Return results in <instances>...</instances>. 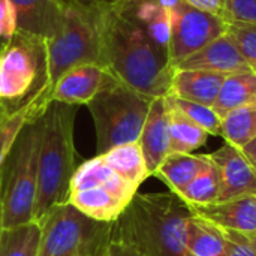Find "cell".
Wrapping results in <instances>:
<instances>
[{
	"label": "cell",
	"instance_id": "1",
	"mask_svg": "<svg viewBox=\"0 0 256 256\" xmlns=\"http://www.w3.org/2000/svg\"><path fill=\"white\" fill-rule=\"evenodd\" d=\"M102 68L152 99L171 92L174 68L168 50L156 45L135 18L132 3L99 0Z\"/></svg>",
	"mask_w": 256,
	"mask_h": 256
},
{
	"label": "cell",
	"instance_id": "2",
	"mask_svg": "<svg viewBox=\"0 0 256 256\" xmlns=\"http://www.w3.org/2000/svg\"><path fill=\"white\" fill-rule=\"evenodd\" d=\"M190 216V207L172 192L136 194L112 224V232L140 256H188L186 225Z\"/></svg>",
	"mask_w": 256,
	"mask_h": 256
},
{
	"label": "cell",
	"instance_id": "3",
	"mask_svg": "<svg viewBox=\"0 0 256 256\" xmlns=\"http://www.w3.org/2000/svg\"><path fill=\"white\" fill-rule=\"evenodd\" d=\"M76 105L50 102L40 116L38 158V195L34 222L44 225L50 214L68 202L72 176L76 170L74 123Z\"/></svg>",
	"mask_w": 256,
	"mask_h": 256
},
{
	"label": "cell",
	"instance_id": "4",
	"mask_svg": "<svg viewBox=\"0 0 256 256\" xmlns=\"http://www.w3.org/2000/svg\"><path fill=\"white\" fill-rule=\"evenodd\" d=\"M51 90L48 39L16 30L0 52V106L4 114L46 108Z\"/></svg>",
	"mask_w": 256,
	"mask_h": 256
},
{
	"label": "cell",
	"instance_id": "5",
	"mask_svg": "<svg viewBox=\"0 0 256 256\" xmlns=\"http://www.w3.org/2000/svg\"><path fill=\"white\" fill-rule=\"evenodd\" d=\"M153 99L108 72L105 84L87 104L94 122L98 154L140 140Z\"/></svg>",
	"mask_w": 256,
	"mask_h": 256
},
{
	"label": "cell",
	"instance_id": "6",
	"mask_svg": "<svg viewBox=\"0 0 256 256\" xmlns=\"http://www.w3.org/2000/svg\"><path fill=\"white\" fill-rule=\"evenodd\" d=\"M48 57L52 86L75 66H102L99 0H63L58 30L48 39Z\"/></svg>",
	"mask_w": 256,
	"mask_h": 256
},
{
	"label": "cell",
	"instance_id": "7",
	"mask_svg": "<svg viewBox=\"0 0 256 256\" xmlns=\"http://www.w3.org/2000/svg\"><path fill=\"white\" fill-rule=\"evenodd\" d=\"M39 142L40 117L30 120L22 128L8 160L3 165V230L34 222Z\"/></svg>",
	"mask_w": 256,
	"mask_h": 256
},
{
	"label": "cell",
	"instance_id": "8",
	"mask_svg": "<svg viewBox=\"0 0 256 256\" xmlns=\"http://www.w3.org/2000/svg\"><path fill=\"white\" fill-rule=\"evenodd\" d=\"M112 224H100L70 204L58 207L42 225L38 256H100L111 240Z\"/></svg>",
	"mask_w": 256,
	"mask_h": 256
},
{
	"label": "cell",
	"instance_id": "9",
	"mask_svg": "<svg viewBox=\"0 0 256 256\" xmlns=\"http://www.w3.org/2000/svg\"><path fill=\"white\" fill-rule=\"evenodd\" d=\"M228 22L210 12L200 10L184 0L172 10L168 57L172 68L226 32Z\"/></svg>",
	"mask_w": 256,
	"mask_h": 256
},
{
	"label": "cell",
	"instance_id": "10",
	"mask_svg": "<svg viewBox=\"0 0 256 256\" xmlns=\"http://www.w3.org/2000/svg\"><path fill=\"white\" fill-rule=\"evenodd\" d=\"M208 156L220 172V190L216 202L256 196V170L243 154L242 148L225 142Z\"/></svg>",
	"mask_w": 256,
	"mask_h": 256
},
{
	"label": "cell",
	"instance_id": "11",
	"mask_svg": "<svg viewBox=\"0 0 256 256\" xmlns=\"http://www.w3.org/2000/svg\"><path fill=\"white\" fill-rule=\"evenodd\" d=\"M108 70L96 63L75 66L64 72L52 86L50 100L68 105H87L102 88Z\"/></svg>",
	"mask_w": 256,
	"mask_h": 256
},
{
	"label": "cell",
	"instance_id": "12",
	"mask_svg": "<svg viewBox=\"0 0 256 256\" xmlns=\"http://www.w3.org/2000/svg\"><path fill=\"white\" fill-rule=\"evenodd\" d=\"M189 69V70H208L224 75L250 72L252 69L244 62L232 40L224 34L192 56L186 57L174 66V70Z\"/></svg>",
	"mask_w": 256,
	"mask_h": 256
},
{
	"label": "cell",
	"instance_id": "13",
	"mask_svg": "<svg viewBox=\"0 0 256 256\" xmlns=\"http://www.w3.org/2000/svg\"><path fill=\"white\" fill-rule=\"evenodd\" d=\"M138 142L144 154L147 171L150 177H153L170 154V118L165 98L153 99Z\"/></svg>",
	"mask_w": 256,
	"mask_h": 256
},
{
	"label": "cell",
	"instance_id": "14",
	"mask_svg": "<svg viewBox=\"0 0 256 256\" xmlns=\"http://www.w3.org/2000/svg\"><path fill=\"white\" fill-rule=\"evenodd\" d=\"M189 207L192 213L210 220L224 231L256 234V196H243L226 202Z\"/></svg>",
	"mask_w": 256,
	"mask_h": 256
},
{
	"label": "cell",
	"instance_id": "15",
	"mask_svg": "<svg viewBox=\"0 0 256 256\" xmlns=\"http://www.w3.org/2000/svg\"><path fill=\"white\" fill-rule=\"evenodd\" d=\"M84 216L100 222L114 224L130 204L105 186H92L80 190H70L68 202Z\"/></svg>",
	"mask_w": 256,
	"mask_h": 256
},
{
	"label": "cell",
	"instance_id": "16",
	"mask_svg": "<svg viewBox=\"0 0 256 256\" xmlns=\"http://www.w3.org/2000/svg\"><path fill=\"white\" fill-rule=\"evenodd\" d=\"M16 10L18 30L51 39L58 30L63 0H10Z\"/></svg>",
	"mask_w": 256,
	"mask_h": 256
},
{
	"label": "cell",
	"instance_id": "17",
	"mask_svg": "<svg viewBox=\"0 0 256 256\" xmlns=\"http://www.w3.org/2000/svg\"><path fill=\"white\" fill-rule=\"evenodd\" d=\"M226 76L228 75L208 70L180 69L174 72L170 94L189 102L213 106Z\"/></svg>",
	"mask_w": 256,
	"mask_h": 256
},
{
	"label": "cell",
	"instance_id": "18",
	"mask_svg": "<svg viewBox=\"0 0 256 256\" xmlns=\"http://www.w3.org/2000/svg\"><path fill=\"white\" fill-rule=\"evenodd\" d=\"M186 252L192 256H228L225 231L192 213L186 225Z\"/></svg>",
	"mask_w": 256,
	"mask_h": 256
},
{
	"label": "cell",
	"instance_id": "19",
	"mask_svg": "<svg viewBox=\"0 0 256 256\" xmlns=\"http://www.w3.org/2000/svg\"><path fill=\"white\" fill-rule=\"evenodd\" d=\"M208 162V154L170 153L153 177L162 180L168 186L170 192L177 194L188 183H190L201 171H204Z\"/></svg>",
	"mask_w": 256,
	"mask_h": 256
},
{
	"label": "cell",
	"instance_id": "20",
	"mask_svg": "<svg viewBox=\"0 0 256 256\" xmlns=\"http://www.w3.org/2000/svg\"><path fill=\"white\" fill-rule=\"evenodd\" d=\"M165 102L170 118V153L188 154L201 148L210 135L178 110L170 96H165Z\"/></svg>",
	"mask_w": 256,
	"mask_h": 256
},
{
	"label": "cell",
	"instance_id": "21",
	"mask_svg": "<svg viewBox=\"0 0 256 256\" xmlns=\"http://www.w3.org/2000/svg\"><path fill=\"white\" fill-rule=\"evenodd\" d=\"M254 104H256V74L250 70L228 75L212 108L222 118L232 110Z\"/></svg>",
	"mask_w": 256,
	"mask_h": 256
},
{
	"label": "cell",
	"instance_id": "22",
	"mask_svg": "<svg viewBox=\"0 0 256 256\" xmlns=\"http://www.w3.org/2000/svg\"><path fill=\"white\" fill-rule=\"evenodd\" d=\"M100 156L117 176L136 189L150 177L138 141L114 147Z\"/></svg>",
	"mask_w": 256,
	"mask_h": 256
},
{
	"label": "cell",
	"instance_id": "23",
	"mask_svg": "<svg viewBox=\"0 0 256 256\" xmlns=\"http://www.w3.org/2000/svg\"><path fill=\"white\" fill-rule=\"evenodd\" d=\"M135 18L142 24L150 39L164 50H168L171 40L172 10H168L156 3V0L132 2Z\"/></svg>",
	"mask_w": 256,
	"mask_h": 256
},
{
	"label": "cell",
	"instance_id": "24",
	"mask_svg": "<svg viewBox=\"0 0 256 256\" xmlns=\"http://www.w3.org/2000/svg\"><path fill=\"white\" fill-rule=\"evenodd\" d=\"M210 158V156H208ZM220 190V172L212 160L190 183L180 189L176 195L180 196L188 206H207L218 201Z\"/></svg>",
	"mask_w": 256,
	"mask_h": 256
},
{
	"label": "cell",
	"instance_id": "25",
	"mask_svg": "<svg viewBox=\"0 0 256 256\" xmlns=\"http://www.w3.org/2000/svg\"><path fill=\"white\" fill-rule=\"evenodd\" d=\"M42 226L36 222L3 230L0 237V256H38Z\"/></svg>",
	"mask_w": 256,
	"mask_h": 256
},
{
	"label": "cell",
	"instance_id": "26",
	"mask_svg": "<svg viewBox=\"0 0 256 256\" xmlns=\"http://www.w3.org/2000/svg\"><path fill=\"white\" fill-rule=\"evenodd\" d=\"M226 142L243 148L256 138V104L232 110L222 117V135Z\"/></svg>",
	"mask_w": 256,
	"mask_h": 256
},
{
	"label": "cell",
	"instance_id": "27",
	"mask_svg": "<svg viewBox=\"0 0 256 256\" xmlns=\"http://www.w3.org/2000/svg\"><path fill=\"white\" fill-rule=\"evenodd\" d=\"M46 108L44 106H30L24 108L14 114H4L0 120V168L8 160L22 128L45 112Z\"/></svg>",
	"mask_w": 256,
	"mask_h": 256
},
{
	"label": "cell",
	"instance_id": "28",
	"mask_svg": "<svg viewBox=\"0 0 256 256\" xmlns=\"http://www.w3.org/2000/svg\"><path fill=\"white\" fill-rule=\"evenodd\" d=\"M168 96L172 99V102L176 104V106L178 110H182L192 122H195L198 126H201L208 135H222V118L214 112V110L212 106H206L201 104L178 99L171 94H168Z\"/></svg>",
	"mask_w": 256,
	"mask_h": 256
},
{
	"label": "cell",
	"instance_id": "29",
	"mask_svg": "<svg viewBox=\"0 0 256 256\" xmlns=\"http://www.w3.org/2000/svg\"><path fill=\"white\" fill-rule=\"evenodd\" d=\"M225 34L232 40L244 62L256 74V24L228 22Z\"/></svg>",
	"mask_w": 256,
	"mask_h": 256
},
{
	"label": "cell",
	"instance_id": "30",
	"mask_svg": "<svg viewBox=\"0 0 256 256\" xmlns=\"http://www.w3.org/2000/svg\"><path fill=\"white\" fill-rule=\"evenodd\" d=\"M220 16L226 22L256 24V0H222Z\"/></svg>",
	"mask_w": 256,
	"mask_h": 256
},
{
	"label": "cell",
	"instance_id": "31",
	"mask_svg": "<svg viewBox=\"0 0 256 256\" xmlns=\"http://www.w3.org/2000/svg\"><path fill=\"white\" fill-rule=\"evenodd\" d=\"M18 30L15 6L10 0H0V44H4Z\"/></svg>",
	"mask_w": 256,
	"mask_h": 256
},
{
	"label": "cell",
	"instance_id": "32",
	"mask_svg": "<svg viewBox=\"0 0 256 256\" xmlns=\"http://www.w3.org/2000/svg\"><path fill=\"white\" fill-rule=\"evenodd\" d=\"M100 256H140L136 249L129 244L128 242H124L123 238L114 236V232H111V240L106 244L105 250L102 252Z\"/></svg>",
	"mask_w": 256,
	"mask_h": 256
},
{
	"label": "cell",
	"instance_id": "33",
	"mask_svg": "<svg viewBox=\"0 0 256 256\" xmlns=\"http://www.w3.org/2000/svg\"><path fill=\"white\" fill-rule=\"evenodd\" d=\"M225 236L228 238V256H256L254 250L238 240L231 231H225Z\"/></svg>",
	"mask_w": 256,
	"mask_h": 256
},
{
	"label": "cell",
	"instance_id": "34",
	"mask_svg": "<svg viewBox=\"0 0 256 256\" xmlns=\"http://www.w3.org/2000/svg\"><path fill=\"white\" fill-rule=\"evenodd\" d=\"M188 4L204 10V12H210L214 15H220V9H222V0H184Z\"/></svg>",
	"mask_w": 256,
	"mask_h": 256
},
{
	"label": "cell",
	"instance_id": "35",
	"mask_svg": "<svg viewBox=\"0 0 256 256\" xmlns=\"http://www.w3.org/2000/svg\"><path fill=\"white\" fill-rule=\"evenodd\" d=\"M242 152H243V154L248 158V160L255 166L256 170V138L255 140H252L249 144H246V146L242 148Z\"/></svg>",
	"mask_w": 256,
	"mask_h": 256
},
{
	"label": "cell",
	"instance_id": "36",
	"mask_svg": "<svg viewBox=\"0 0 256 256\" xmlns=\"http://www.w3.org/2000/svg\"><path fill=\"white\" fill-rule=\"evenodd\" d=\"M231 232H232L238 240H242L244 244H248L256 255V234H240V232H234V231H231Z\"/></svg>",
	"mask_w": 256,
	"mask_h": 256
},
{
	"label": "cell",
	"instance_id": "37",
	"mask_svg": "<svg viewBox=\"0 0 256 256\" xmlns=\"http://www.w3.org/2000/svg\"><path fill=\"white\" fill-rule=\"evenodd\" d=\"M183 0H156L158 4H160L162 8L168 9V10H174Z\"/></svg>",
	"mask_w": 256,
	"mask_h": 256
},
{
	"label": "cell",
	"instance_id": "38",
	"mask_svg": "<svg viewBox=\"0 0 256 256\" xmlns=\"http://www.w3.org/2000/svg\"><path fill=\"white\" fill-rule=\"evenodd\" d=\"M2 190H3V166L0 168V237L3 232V214H2Z\"/></svg>",
	"mask_w": 256,
	"mask_h": 256
},
{
	"label": "cell",
	"instance_id": "39",
	"mask_svg": "<svg viewBox=\"0 0 256 256\" xmlns=\"http://www.w3.org/2000/svg\"><path fill=\"white\" fill-rule=\"evenodd\" d=\"M3 116H4V111H3V108L0 106V120L3 118Z\"/></svg>",
	"mask_w": 256,
	"mask_h": 256
},
{
	"label": "cell",
	"instance_id": "40",
	"mask_svg": "<svg viewBox=\"0 0 256 256\" xmlns=\"http://www.w3.org/2000/svg\"><path fill=\"white\" fill-rule=\"evenodd\" d=\"M120 2H126V3H132V2H136V0H120Z\"/></svg>",
	"mask_w": 256,
	"mask_h": 256
},
{
	"label": "cell",
	"instance_id": "41",
	"mask_svg": "<svg viewBox=\"0 0 256 256\" xmlns=\"http://www.w3.org/2000/svg\"><path fill=\"white\" fill-rule=\"evenodd\" d=\"M2 46H3V44H0V52H2Z\"/></svg>",
	"mask_w": 256,
	"mask_h": 256
},
{
	"label": "cell",
	"instance_id": "42",
	"mask_svg": "<svg viewBox=\"0 0 256 256\" xmlns=\"http://www.w3.org/2000/svg\"><path fill=\"white\" fill-rule=\"evenodd\" d=\"M188 256H192V255H188Z\"/></svg>",
	"mask_w": 256,
	"mask_h": 256
}]
</instances>
